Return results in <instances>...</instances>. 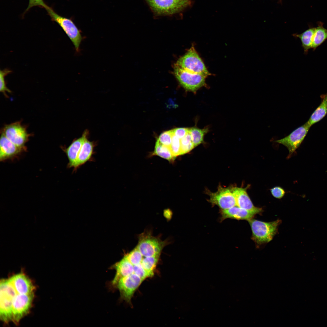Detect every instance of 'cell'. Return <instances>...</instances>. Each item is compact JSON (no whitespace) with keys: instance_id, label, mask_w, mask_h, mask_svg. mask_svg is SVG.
<instances>
[{"instance_id":"cell-1","label":"cell","mask_w":327,"mask_h":327,"mask_svg":"<svg viewBox=\"0 0 327 327\" xmlns=\"http://www.w3.org/2000/svg\"><path fill=\"white\" fill-rule=\"evenodd\" d=\"M248 221L252 231V239L259 245L268 243L272 239L281 222L279 220L267 222L253 218Z\"/></svg>"},{"instance_id":"cell-2","label":"cell","mask_w":327,"mask_h":327,"mask_svg":"<svg viewBox=\"0 0 327 327\" xmlns=\"http://www.w3.org/2000/svg\"><path fill=\"white\" fill-rule=\"evenodd\" d=\"M0 318L7 323L12 321V303L17 293L9 279L0 281Z\"/></svg>"},{"instance_id":"cell-3","label":"cell","mask_w":327,"mask_h":327,"mask_svg":"<svg viewBox=\"0 0 327 327\" xmlns=\"http://www.w3.org/2000/svg\"><path fill=\"white\" fill-rule=\"evenodd\" d=\"M155 16H170L178 13L190 3V0H144Z\"/></svg>"},{"instance_id":"cell-4","label":"cell","mask_w":327,"mask_h":327,"mask_svg":"<svg viewBox=\"0 0 327 327\" xmlns=\"http://www.w3.org/2000/svg\"><path fill=\"white\" fill-rule=\"evenodd\" d=\"M46 10L51 20L60 26L71 40L76 51H79L83 38L80 30L73 21L70 18L59 15L49 6Z\"/></svg>"},{"instance_id":"cell-5","label":"cell","mask_w":327,"mask_h":327,"mask_svg":"<svg viewBox=\"0 0 327 327\" xmlns=\"http://www.w3.org/2000/svg\"><path fill=\"white\" fill-rule=\"evenodd\" d=\"M176 64L190 72L206 77L210 74L193 46L178 60Z\"/></svg>"},{"instance_id":"cell-6","label":"cell","mask_w":327,"mask_h":327,"mask_svg":"<svg viewBox=\"0 0 327 327\" xmlns=\"http://www.w3.org/2000/svg\"><path fill=\"white\" fill-rule=\"evenodd\" d=\"M174 73L180 84L187 91L195 92L206 85L207 77L202 74L190 72L176 64L174 68Z\"/></svg>"},{"instance_id":"cell-7","label":"cell","mask_w":327,"mask_h":327,"mask_svg":"<svg viewBox=\"0 0 327 327\" xmlns=\"http://www.w3.org/2000/svg\"><path fill=\"white\" fill-rule=\"evenodd\" d=\"M165 245V242L147 233L140 236L137 247L143 256L148 257L160 256Z\"/></svg>"},{"instance_id":"cell-8","label":"cell","mask_w":327,"mask_h":327,"mask_svg":"<svg viewBox=\"0 0 327 327\" xmlns=\"http://www.w3.org/2000/svg\"><path fill=\"white\" fill-rule=\"evenodd\" d=\"M2 132L13 143L22 149L25 148V144L30 135L26 128L19 121L5 125Z\"/></svg>"},{"instance_id":"cell-9","label":"cell","mask_w":327,"mask_h":327,"mask_svg":"<svg viewBox=\"0 0 327 327\" xmlns=\"http://www.w3.org/2000/svg\"><path fill=\"white\" fill-rule=\"evenodd\" d=\"M34 298V293L30 294H17L15 297L12 305V321L18 323L21 319L29 312Z\"/></svg>"},{"instance_id":"cell-10","label":"cell","mask_w":327,"mask_h":327,"mask_svg":"<svg viewBox=\"0 0 327 327\" xmlns=\"http://www.w3.org/2000/svg\"><path fill=\"white\" fill-rule=\"evenodd\" d=\"M143 281L133 273L120 279L115 286L119 290L121 298L130 303L135 292Z\"/></svg>"},{"instance_id":"cell-11","label":"cell","mask_w":327,"mask_h":327,"mask_svg":"<svg viewBox=\"0 0 327 327\" xmlns=\"http://www.w3.org/2000/svg\"><path fill=\"white\" fill-rule=\"evenodd\" d=\"M311 127L307 122L287 136L275 142L285 146L288 150L289 154H291L300 146Z\"/></svg>"},{"instance_id":"cell-12","label":"cell","mask_w":327,"mask_h":327,"mask_svg":"<svg viewBox=\"0 0 327 327\" xmlns=\"http://www.w3.org/2000/svg\"><path fill=\"white\" fill-rule=\"evenodd\" d=\"M210 196L209 201L213 206L216 205L220 210H224L236 206V200L231 189L221 186L215 192H208Z\"/></svg>"},{"instance_id":"cell-13","label":"cell","mask_w":327,"mask_h":327,"mask_svg":"<svg viewBox=\"0 0 327 327\" xmlns=\"http://www.w3.org/2000/svg\"><path fill=\"white\" fill-rule=\"evenodd\" d=\"M18 294H26L34 293L35 287L31 280L25 274L20 273L9 279Z\"/></svg>"},{"instance_id":"cell-14","label":"cell","mask_w":327,"mask_h":327,"mask_svg":"<svg viewBox=\"0 0 327 327\" xmlns=\"http://www.w3.org/2000/svg\"><path fill=\"white\" fill-rule=\"evenodd\" d=\"M247 188L237 187L231 189L235 198L236 206L256 214L261 212V208L254 206L246 191Z\"/></svg>"},{"instance_id":"cell-15","label":"cell","mask_w":327,"mask_h":327,"mask_svg":"<svg viewBox=\"0 0 327 327\" xmlns=\"http://www.w3.org/2000/svg\"><path fill=\"white\" fill-rule=\"evenodd\" d=\"M89 133L88 131L86 130L80 137L73 140L64 150L69 161L68 167H74L81 148L85 140L88 138Z\"/></svg>"},{"instance_id":"cell-16","label":"cell","mask_w":327,"mask_h":327,"mask_svg":"<svg viewBox=\"0 0 327 327\" xmlns=\"http://www.w3.org/2000/svg\"><path fill=\"white\" fill-rule=\"evenodd\" d=\"M220 220L222 221L227 219L247 221L252 219L256 214L254 213L235 206L230 208L220 210Z\"/></svg>"},{"instance_id":"cell-17","label":"cell","mask_w":327,"mask_h":327,"mask_svg":"<svg viewBox=\"0 0 327 327\" xmlns=\"http://www.w3.org/2000/svg\"><path fill=\"white\" fill-rule=\"evenodd\" d=\"M112 268L115 269L116 271L115 276L111 282V284L114 286L120 279L131 274L134 272V265L125 256L114 264Z\"/></svg>"},{"instance_id":"cell-18","label":"cell","mask_w":327,"mask_h":327,"mask_svg":"<svg viewBox=\"0 0 327 327\" xmlns=\"http://www.w3.org/2000/svg\"><path fill=\"white\" fill-rule=\"evenodd\" d=\"M0 148V160L2 161L13 157L23 150L13 143L2 133Z\"/></svg>"},{"instance_id":"cell-19","label":"cell","mask_w":327,"mask_h":327,"mask_svg":"<svg viewBox=\"0 0 327 327\" xmlns=\"http://www.w3.org/2000/svg\"><path fill=\"white\" fill-rule=\"evenodd\" d=\"M94 144L87 138L84 142L78 154L74 168L77 169L78 167L89 161L94 153Z\"/></svg>"},{"instance_id":"cell-20","label":"cell","mask_w":327,"mask_h":327,"mask_svg":"<svg viewBox=\"0 0 327 327\" xmlns=\"http://www.w3.org/2000/svg\"><path fill=\"white\" fill-rule=\"evenodd\" d=\"M321 102L307 121L311 126L323 119L327 114V93L321 96Z\"/></svg>"},{"instance_id":"cell-21","label":"cell","mask_w":327,"mask_h":327,"mask_svg":"<svg viewBox=\"0 0 327 327\" xmlns=\"http://www.w3.org/2000/svg\"><path fill=\"white\" fill-rule=\"evenodd\" d=\"M316 28H310L300 34H294L293 35L299 38L301 40L302 46L305 54L308 53L309 50L312 48L313 37Z\"/></svg>"},{"instance_id":"cell-22","label":"cell","mask_w":327,"mask_h":327,"mask_svg":"<svg viewBox=\"0 0 327 327\" xmlns=\"http://www.w3.org/2000/svg\"><path fill=\"white\" fill-rule=\"evenodd\" d=\"M327 40V29L324 28L322 24H320L316 28L314 35L312 48L315 50L319 46Z\"/></svg>"},{"instance_id":"cell-23","label":"cell","mask_w":327,"mask_h":327,"mask_svg":"<svg viewBox=\"0 0 327 327\" xmlns=\"http://www.w3.org/2000/svg\"><path fill=\"white\" fill-rule=\"evenodd\" d=\"M153 154L157 155L169 161H172L175 158L170 147L163 144L158 139L156 142Z\"/></svg>"},{"instance_id":"cell-24","label":"cell","mask_w":327,"mask_h":327,"mask_svg":"<svg viewBox=\"0 0 327 327\" xmlns=\"http://www.w3.org/2000/svg\"><path fill=\"white\" fill-rule=\"evenodd\" d=\"M208 131V128L201 129L195 127L189 128L190 133L195 147L203 142L204 137Z\"/></svg>"},{"instance_id":"cell-25","label":"cell","mask_w":327,"mask_h":327,"mask_svg":"<svg viewBox=\"0 0 327 327\" xmlns=\"http://www.w3.org/2000/svg\"><path fill=\"white\" fill-rule=\"evenodd\" d=\"M160 256L145 257L143 258L141 264L151 276L154 274V271L158 262Z\"/></svg>"},{"instance_id":"cell-26","label":"cell","mask_w":327,"mask_h":327,"mask_svg":"<svg viewBox=\"0 0 327 327\" xmlns=\"http://www.w3.org/2000/svg\"><path fill=\"white\" fill-rule=\"evenodd\" d=\"M181 155L190 152L194 147L190 131L183 137L180 139Z\"/></svg>"},{"instance_id":"cell-27","label":"cell","mask_w":327,"mask_h":327,"mask_svg":"<svg viewBox=\"0 0 327 327\" xmlns=\"http://www.w3.org/2000/svg\"><path fill=\"white\" fill-rule=\"evenodd\" d=\"M134 266L141 263L143 256L136 247L133 250L125 256Z\"/></svg>"},{"instance_id":"cell-28","label":"cell","mask_w":327,"mask_h":327,"mask_svg":"<svg viewBox=\"0 0 327 327\" xmlns=\"http://www.w3.org/2000/svg\"><path fill=\"white\" fill-rule=\"evenodd\" d=\"M12 72L11 70L8 69L1 70L0 71V91L6 97H8L6 92L11 93V91L6 86L5 77Z\"/></svg>"},{"instance_id":"cell-29","label":"cell","mask_w":327,"mask_h":327,"mask_svg":"<svg viewBox=\"0 0 327 327\" xmlns=\"http://www.w3.org/2000/svg\"><path fill=\"white\" fill-rule=\"evenodd\" d=\"M170 148L174 157L175 158L181 155V145L180 139L173 134Z\"/></svg>"},{"instance_id":"cell-30","label":"cell","mask_w":327,"mask_h":327,"mask_svg":"<svg viewBox=\"0 0 327 327\" xmlns=\"http://www.w3.org/2000/svg\"><path fill=\"white\" fill-rule=\"evenodd\" d=\"M173 135V129L167 131L161 134L158 139L163 144L170 147Z\"/></svg>"},{"instance_id":"cell-31","label":"cell","mask_w":327,"mask_h":327,"mask_svg":"<svg viewBox=\"0 0 327 327\" xmlns=\"http://www.w3.org/2000/svg\"><path fill=\"white\" fill-rule=\"evenodd\" d=\"M134 273L144 280L146 278L151 277L150 275L142 266L141 263L134 266Z\"/></svg>"},{"instance_id":"cell-32","label":"cell","mask_w":327,"mask_h":327,"mask_svg":"<svg viewBox=\"0 0 327 327\" xmlns=\"http://www.w3.org/2000/svg\"><path fill=\"white\" fill-rule=\"evenodd\" d=\"M272 195L277 199H281L284 195L285 192L284 189L280 187L276 186L270 189Z\"/></svg>"},{"instance_id":"cell-33","label":"cell","mask_w":327,"mask_h":327,"mask_svg":"<svg viewBox=\"0 0 327 327\" xmlns=\"http://www.w3.org/2000/svg\"><path fill=\"white\" fill-rule=\"evenodd\" d=\"M35 6L42 7L45 9L48 6L45 3L43 0H29V4L26 11Z\"/></svg>"},{"instance_id":"cell-34","label":"cell","mask_w":327,"mask_h":327,"mask_svg":"<svg viewBox=\"0 0 327 327\" xmlns=\"http://www.w3.org/2000/svg\"><path fill=\"white\" fill-rule=\"evenodd\" d=\"M173 134L181 139L189 131V128H177L173 129Z\"/></svg>"}]
</instances>
